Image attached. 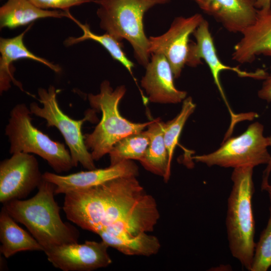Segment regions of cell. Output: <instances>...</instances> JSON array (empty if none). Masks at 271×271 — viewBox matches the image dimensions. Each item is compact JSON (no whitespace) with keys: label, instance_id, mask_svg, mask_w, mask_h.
I'll use <instances>...</instances> for the list:
<instances>
[{"label":"cell","instance_id":"10","mask_svg":"<svg viewBox=\"0 0 271 271\" xmlns=\"http://www.w3.org/2000/svg\"><path fill=\"white\" fill-rule=\"evenodd\" d=\"M39 163L33 155L12 154L0 163V202L27 197L42 181Z\"/></svg>","mask_w":271,"mask_h":271},{"label":"cell","instance_id":"23","mask_svg":"<svg viewBox=\"0 0 271 271\" xmlns=\"http://www.w3.org/2000/svg\"><path fill=\"white\" fill-rule=\"evenodd\" d=\"M149 144L145 130L133 133L120 140L109 153L110 165L125 160L139 161L145 155Z\"/></svg>","mask_w":271,"mask_h":271},{"label":"cell","instance_id":"13","mask_svg":"<svg viewBox=\"0 0 271 271\" xmlns=\"http://www.w3.org/2000/svg\"><path fill=\"white\" fill-rule=\"evenodd\" d=\"M138 175V166L131 160H125L105 168H96L67 175L46 172L43 174V178L55 185V193L58 195L88 189L114 179L137 177Z\"/></svg>","mask_w":271,"mask_h":271},{"label":"cell","instance_id":"3","mask_svg":"<svg viewBox=\"0 0 271 271\" xmlns=\"http://www.w3.org/2000/svg\"><path fill=\"white\" fill-rule=\"evenodd\" d=\"M253 167L234 168L233 185L227 201L226 218L227 238L232 255L251 271L256 243L252 199L254 192Z\"/></svg>","mask_w":271,"mask_h":271},{"label":"cell","instance_id":"28","mask_svg":"<svg viewBox=\"0 0 271 271\" xmlns=\"http://www.w3.org/2000/svg\"><path fill=\"white\" fill-rule=\"evenodd\" d=\"M271 0H256L255 7L257 9L270 8Z\"/></svg>","mask_w":271,"mask_h":271},{"label":"cell","instance_id":"9","mask_svg":"<svg viewBox=\"0 0 271 271\" xmlns=\"http://www.w3.org/2000/svg\"><path fill=\"white\" fill-rule=\"evenodd\" d=\"M196 42H190L186 65L195 67L202 63L203 60L210 70L214 83L221 95L231 118L230 128L239 121L245 120L246 114H236L232 110L226 97L221 83L220 75L222 71L230 70L236 73L240 77H249L256 79H264L267 73L264 70L258 69L254 71H246L238 67H231L224 64L219 58L213 37L209 30V23L204 19L193 33Z\"/></svg>","mask_w":271,"mask_h":271},{"label":"cell","instance_id":"5","mask_svg":"<svg viewBox=\"0 0 271 271\" xmlns=\"http://www.w3.org/2000/svg\"><path fill=\"white\" fill-rule=\"evenodd\" d=\"M170 0H95L100 27L118 41L127 40L138 62L146 67L150 62L149 40L144 27V16L150 8Z\"/></svg>","mask_w":271,"mask_h":271},{"label":"cell","instance_id":"21","mask_svg":"<svg viewBox=\"0 0 271 271\" xmlns=\"http://www.w3.org/2000/svg\"><path fill=\"white\" fill-rule=\"evenodd\" d=\"M97 234L109 246L125 255L149 256L157 254L161 248L158 238L147 232H143L134 236L114 235L103 232Z\"/></svg>","mask_w":271,"mask_h":271},{"label":"cell","instance_id":"16","mask_svg":"<svg viewBox=\"0 0 271 271\" xmlns=\"http://www.w3.org/2000/svg\"><path fill=\"white\" fill-rule=\"evenodd\" d=\"M235 45L232 59L241 64L252 63L256 57H271V8L257 10L255 22L241 33Z\"/></svg>","mask_w":271,"mask_h":271},{"label":"cell","instance_id":"11","mask_svg":"<svg viewBox=\"0 0 271 271\" xmlns=\"http://www.w3.org/2000/svg\"><path fill=\"white\" fill-rule=\"evenodd\" d=\"M204 19L199 14L187 18L177 17L165 33L149 38V53L164 55L171 65L175 79L180 76L186 65L190 36Z\"/></svg>","mask_w":271,"mask_h":271},{"label":"cell","instance_id":"18","mask_svg":"<svg viewBox=\"0 0 271 271\" xmlns=\"http://www.w3.org/2000/svg\"><path fill=\"white\" fill-rule=\"evenodd\" d=\"M72 19L69 11L46 10L39 8L29 0H8L0 8L1 28L14 29L37 19L46 18Z\"/></svg>","mask_w":271,"mask_h":271},{"label":"cell","instance_id":"12","mask_svg":"<svg viewBox=\"0 0 271 271\" xmlns=\"http://www.w3.org/2000/svg\"><path fill=\"white\" fill-rule=\"evenodd\" d=\"M104 241L86 240L54 247L45 252L47 259L63 271H91L105 267L112 263Z\"/></svg>","mask_w":271,"mask_h":271},{"label":"cell","instance_id":"7","mask_svg":"<svg viewBox=\"0 0 271 271\" xmlns=\"http://www.w3.org/2000/svg\"><path fill=\"white\" fill-rule=\"evenodd\" d=\"M38 94V100L42 106L35 102L31 103L29 108L32 113L45 119L47 127H56L61 132L68 147L75 167L80 164L87 170L96 169L94 161L85 145L82 132L83 124L93 119L95 111L90 110L83 118L75 120L61 110L54 86L50 85L48 89L39 88Z\"/></svg>","mask_w":271,"mask_h":271},{"label":"cell","instance_id":"24","mask_svg":"<svg viewBox=\"0 0 271 271\" xmlns=\"http://www.w3.org/2000/svg\"><path fill=\"white\" fill-rule=\"evenodd\" d=\"M196 108L191 97H186L183 101L182 108L179 113L173 119L164 123V137L169 156V165L171 167L173 154L183 128L191 114Z\"/></svg>","mask_w":271,"mask_h":271},{"label":"cell","instance_id":"29","mask_svg":"<svg viewBox=\"0 0 271 271\" xmlns=\"http://www.w3.org/2000/svg\"><path fill=\"white\" fill-rule=\"evenodd\" d=\"M261 189L262 191H265L267 192L271 206V185L268 183L263 186H261Z\"/></svg>","mask_w":271,"mask_h":271},{"label":"cell","instance_id":"6","mask_svg":"<svg viewBox=\"0 0 271 271\" xmlns=\"http://www.w3.org/2000/svg\"><path fill=\"white\" fill-rule=\"evenodd\" d=\"M32 114L25 103H18L11 110L5 128L10 153L36 154L47 161L58 174L75 167L69 149L35 127L32 123Z\"/></svg>","mask_w":271,"mask_h":271},{"label":"cell","instance_id":"27","mask_svg":"<svg viewBox=\"0 0 271 271\" xmlns=\"http://www.w3.org/2000/svg\"><path fill=\"white\" fill-rule=\"evenodd\" d=\"M257 95L261 99L267 102H271V67L270 73L264 79L261 87L257 92Z\"/></svg>","mask_w":271,"mask_h":271},{"label":"cell","instance_id":"1","mask_svg":"<svg viewBox=\"0 0 271 271\" xmlns=\"http://www.w3.org/2000/svg\"><path fill=\"white\" fill-rule=\"evenodd\" d=\"M146 194L137 177H122L66 193L63 209L71 222L98 234L128 217Z\"/></svg>","mask_w":271,"mask_h":271},{"label":"cell","instance_id":"15","mask_svg":"<svg viewBox=\"0 0 271 271\" xmlns=\"http://www.w3.org/2000/svg\"><path fill=\"white\" fill-rule=\"evenodd\" d=\"M192 1L230 33H241L256 19V0Z\"/></svg>","mask_w":271,"mask_h":271},{"label":"cell","instance_id":"8","mask_svg":"<svg viewBox=\"0 0 271 271\" xmlns=\"http://www.w3.org/2000/svg\"><path fill=\"white\" fill-rule=\"evenodd\" d=\"M263 129L261 123L255 122L242 134L228 139L215 151L193 156L192 159L208 167L218 166L234 169L268 165L271 161V155L267 150V147L271 146V136L264 137Z\"/></svg>","mask_w":271,"mask_h":271},{"label":"cell","instance_id":"17","mask_svg":"<svg viewBox=\"0 0 271 271\" xmlns=\"http://www.w3.org/2000/svg\"><path fill=\"white\" fill-rule=\"evenodd\" d=\"M31 26L15 37L0 39L1 94L9 90L11 88V83L23 91L22 83L16 80L14 75L15 69L12 63L17 60L29 59L45 65L56 73H59L61 71V68L59 65L54 64L45 59L36 56L27 48L24 43V36Z\"/></svg>","mask_w":271,"mask_h":271},{"label":"cell","instance_id":"26","mask_svg":"<svg viewBox=\"0 0 271 271\" xmlns=\"http://www.w3.org/2000/svg\"><path fill=\"white\" fill-rule=\"evenodd\" d=\"M37 7L46 9L49 8L69 11L74 6L92 2V0H29Z\"/></svg>","mask_w":271,"mask_h":271},{"label":"cell","instance_id":"22","mask_svg":"<svg viewBox=\"0 0 271 271\" xmlns=\"http://www.w3.org/2000/svg\"><path fill=\"white\" fill-rule=\"evenodd\" d=\"M74 21L83 31V34L79 37H69L64 41L66 46H70L87 40H91L100 44L110 54L112 58L120 62L128 70L133 77L132 68L134 65L126 56L122 48V42L118 41L112 36L106 33L101 35H97L90 30L89 26L87 24H82L74 18Z\"/></svg>","mask_w":271,"mask_h":271},{"label":"cell","instance_id":"14","mask_svg":"<svg viewBox=\"0 0 271 271\" xmlns=\"http://www.w3.org/2000/svg\"><path fill=\"white\" fill-rule=\"evenodd\" d=\"M151 61L141 81L149 99L154 103L176 104L182 102L187 92L178 90L174 83V74L170 63L161 54H152Z\"/></svg>","mask_w":271,"mask_h":271},{"label":"cell","instance_id":"4","mask_svg":"<svg viewBox=\"0 0 271 271\" xmlns=\"http://www.w3.org/2000/svg\"><path fill=\"white\" fill-rule=\"evenodd\" d=\"M125 92L124 85L113 90L105 80L101 83L99 93L88 95L91 107L102 113L101 119L94 130L84 136L85 145L91 150L94 161L109 154L113 146L124 137L144 130L151 122L134 123L121 116L118 105Z\"/></svg>","mask_w":271,"mask_h":271},{"label":"cell","instance_id":"2","mask_svg":"<svg viewBox=\"0 0 271 271\" xmlns=\"http://www.w3.org/2000/svg\"><path fill=\"white\" fill-rule=\"evenodd\" d=\"M55 188V185L43 179L32 198L3 204L17 222L26 227L44 252L57 246L78 242L79 237L78 230L61 218L60 208L54 198Z\"/></svg>","mask_w":271,"mask_h":271},{"label":"cell","instance_id":"25","mask_svg":"<svg viewBox=\"0 0 271 271\" xmlns=\"http://www.w3.org/2000/svg\"><path fill=\"white\" fill-rule=\"evenodd\" d=\"M265 228L256 243L251 271H266L271 266V206Z\"/></svg>","mask_w":271,"mask_h":271},{"label":"cell","instance_id":"20","mask_svg":"<svg viewBox=\"0 0 271 271\" xmlns=\"http://www.w3.org/2000/svg\"><path fill=\"white\" fill-rule=\"evenodd\" d=\"M0 252L9 258L24 251H43L37 240L21 228L3 206L0 212Z\"/></svg>","mask_w":271,"mask_h":271},{"label":"cell","instance_id":"19","mask_svg":"<svg viewBox=\"0 0 271 271\" xmlns=\"http://www.w3.org/2000/svg\"><path fill=\"white\" fill-rule=\"evenodd\" d=\"M164 123L160 118L151 120L146 131L149 144L144 156L139 160L148 171L163 177L168 182L171 174L169 156L165 145Z\"/></svg>","mask_w":271,"mask_h":271}]
</instances>
